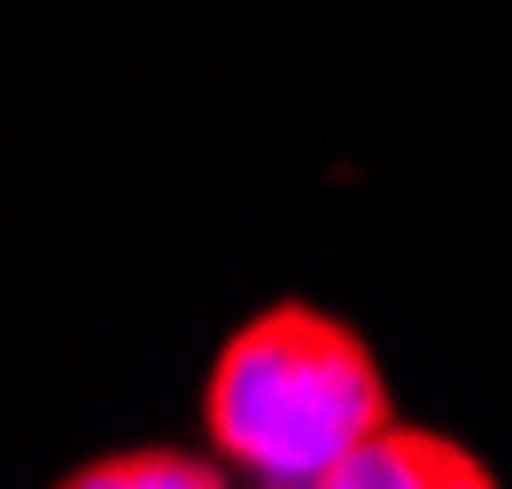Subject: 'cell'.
<instances>
[{"mask_svg": "<svg viewBox=\"0 0 512 489\" xmlns=\"http://www.w3.org/2000/svg\"><path fill=\"white\" fill-rule=\"evenodd\" d=\"M63 489H225V482L202 458H179V451H117L86 474H70Z\"/></svg>", "mask_w": 512, "mask_h": 489, "instance_id": "cell-3", "label": "cell"}, {"mask_svg": "<svg viewBox=\"0 0 512 489\" xmlns=\"http://www.w3.org/2000/svg\"><path fill=\"white\" fill-rule=\"evenodd\" d=\"M311 489H497L474 451H458L443 435L419 427H381L373 443H357L342 466H326Z\"/></svg>", "mask_w": 512, "mask_h": 489, "instance_id": "cell-2", "label": "cell"}, {"mask_svg": "<svg viewBox=\"0 0 512 489\" xmlns=\"http://www.w3.org/2000/svg\"><path fill=\"white\" fill-rule=\"evenodd\" d=\"M388 427V381L342 319L280 303L225 342L210 373V435L280 489H311Z\"/></svg>", "mask_w": 512, "mask_h": 489, "instance_id": "cell-1", "label": "cell"}]
</instances>
